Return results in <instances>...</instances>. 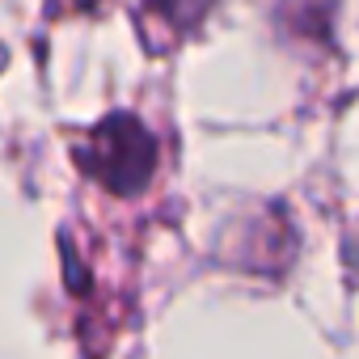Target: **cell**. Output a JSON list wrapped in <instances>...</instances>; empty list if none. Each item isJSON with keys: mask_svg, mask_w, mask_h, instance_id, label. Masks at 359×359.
<instances>
[{"mask_svg": "<svg viewBox=\"0 0 359 359\" xmlns=\"http://www.w3.org/2000/svg\"><path fill=\"white\" fill-rule=\"evenodd\" d=\"M93 169L106 187L114 191H135L148 169H152V140L131 123V118H110L93 135Z\"/></svg>", "mask_w": 359, "mask_h": 359, "instance_id": "1", "label": "cell"}]
</instances>
